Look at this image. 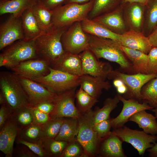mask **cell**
<instances>
[{
	"label": "cell",
	"mask_w": 157,
	"mask_h": 157,
	"mask_svg": "<svg viewBox=\"0 0 157 157\" xmlns=\"http://www.w3.org/2000/svg\"><path fill=\"white\" fill-rule=\"evenodd\" d=\"M93 111L83 113L78 119L79 131L77 141L83 148V156H92L97 152L101 139L94 127Z\"/></svg>",
	"instance_id": "cell-6"
},
{
	"label": "cell",
	"mask_w": 157,
	"mask_h": 157,
	"mask_svg": "<svg viewBox=\"0 0 157 157\" xmlns=\"http://www.w3.org/2000/svg\"><path fill=\"white\" fill-rule=\"evenodd\" d=\"M119 42L124 47L140 51L147 54L153 47L148 37L142 32L130 30L121 35Z\"/></svg>",
	"instance_id": "cell-20"
},
{
	"label": "cell",
	"mask_w": 157,
	"mask_h": 157,
	"mask_svg": "<svg viewBox=\"0 0 157 157\" xmlns=\"http://www.w3.org/2000/svg\"><path fill=\"white\" fill-rule=\"evenodd\" d=\"M17 76L31 105L36 106L45 102H53L57 93L32 80Z\"/></svg>",
	"instance_id": "cell-12"
},
{
	"label": "cell",
	"mask_w": 157,
	"mask_h": 157,
	"mask_svg": "<svg viewBox=\"0 0 157 157\" xmlns=\"http://www.w3.org/2000/svg\"><path fill=\"white\" fill-rule=\"evenodd\" d=\"M119 101L117 94L113 98H106L104 102L103 107L93 112L94 124H97L109 119L110 113L116 107Z\"/></svg>",
	"instance_id": "cell-33"
},
{
	"label": "cell",
	"mask_w": 157,
	"mask_h": 157,
	"mask_svg": "<svg viewBox=\"0 0 157 157\" xmlns=\"http://www.w3.org/2000/svg\"><path fill=\"white\" fill-rule=\"evenodd\" d=\"M80 87L90 95L97 99L103 90H108L112 87L106 79L88 74L80 76Z\"/></svg>",
	"instance_id": "cell-21"
},
{
	"label": "cell",
	"mask_w": 157,
	"mask_h": 157,
	"mask_svg": "<svg viewBox=\"0 0 157 157\" xmlns=\"http://www.w3.org/2000/svg\"><path fill=\"white\" fill-rule=\"evenodd\" d=\"M19 142L27 147L30 149L40 156H44V153L41 147L38 144L24 140H21Z\"/></svg>",
	"instance_id": "cell-42"
},
{
	"label": "cell",
	"mask_w": 157,
	"mask_h": 157,
	"mask_svg": "<svg viewBox=\"0 0 157 157\" xmlns=\"http://www.w3.org/2000/svg\"><path fill=\"white\" fill-rule=\"evenodd\" d=\"M32 10L39 25L43 32H47L53 28V10L46 8L40 0L33 7Z\"/></svg>",
	"instance_id": "cell-28"
},
{
	"label": "cell",
	"mask_w": 157,
	"mask_h": 157,
	"mask_svg": "<svg viewBox=\"0 0 157 157\" xmlns=\"http://www.w3.org/2000/svg\"><path fill=\"white\" fill-rule=\"evenodd\" d=\"M67 142L65 141L55 140L50 144V150L54 154L60 152L65 149L67 145Z\"/></svg>",
	"instance_id": "cell-40"
},
{
	"label": "cell",
	"mask_w": 157,
	"mask_h": 157,
	"mask_svg": "<svg viewBox=\"0 0 157 157\" xmlns=\"http://www.w3.org/2000/svg\"><path fill=\"white\" fill-rule=\"evenodd\" d=\"M79 55L81 60L82 74H88L106 79L113 70L109 63L99 61L88 49Z\"/></svg>",
	"instance_id": "cell-15"
},
{
	"label": "cell",
	"mask_w": 157,
	"mask_h": 157,
	"mask_svg": "<svg viewBox=\"0 0 157 157\" xmlns=\"http://www.w3.org/2000/svg\"><path fill=\"white\" fill-rule=\"evenodd\" d=\"M142 101L154 108L157 107V77L150 80L142 88Z\"/></svg>",
	"instance_id": "cell-34"
},
{
	"label": "cell",
	"mask_w": 157,
	"mask_h": 157,
	"mask_svg": "<svg viewBox=\"0 0 157 157\" xmlns=\"http://www.w3.org/2000/svg\"><path fill=\"white\" fill-rule=\"evenodd\" d=\"M120 101L122 102L123 106L119 114L116 117L110 119L111 127L114 129L121 127L124 126L129 121L130 117L135 113L143 110H152L154 108L147 103L139 101L133 99H127L118 94Z\"/></svg>",
	"instance_id": "cell-16"
},
{
	"label": "cell",
	"mask_w": 157,
	"mask_h": 157,
	"mask_svg": "<svg viewBox=\"0 0 157 157\" xmlns=\"http://www.w3.org/2000/svg\"><path fill=\"white\" fill-rule=\"evenodd\" d=\"M120 45L115 40L90 35L88 49L98 60L103 58L117 63L120 69L133 74L132 64L120 49Z\"/></svg>",
	"instance_id": "cell-1"
},
{
	"label": "cell",
	"mask_w": 157,
	"mask_h": 157,
	"mask_svg": "<svg viewBox=\"0 0 157 157\" xmlns=\"http://www.w3.org/2000/svg\"><path fill=\"white\" fill-rule=\"evenodd\" d=\"M32 8L25 10L21 16L24 37L23 40H34L44 32L40 27L34 15Z\"/></svg>",
	"instance_id": "cell-22"
},
{
	"label": "cell",
	"mask_w": 157,
	"mask_h": 157,
	"mask_svg": "<svg viewBox=\"0 0 157 157\" xmlns=\"http://www.w3.org/2000/svg\"><path fill=\"white\" fill-rule=\"evenodd\" d=\"M148 55L147 74L157 75V47H153Z\"/></svg>",
	"instance_id": "cell-38"
},
{
	"label": "cell",
	"mask_w": 157,
	"mask_h": 157,
	"mask_svg": "<svg viewBox=\"0 0 157 157\" xmlns=\"http://www.w3.org/2000/svg\"><path fill=\"white\" fill-rule=\"evenodd\" d=\"M120 48L131 63L133 74H147L148 54L140 51L129 49L121 45Z\"/></svg>",
	"instance_id": "cell-25"
},
{
	"label": "cell",
	"mask_w": 157,
	"mask_h": 157,
	"mask_svg": "<svg viewBox=\"0 0 157 157\" xmlns=\"http://www.w3.org/2000/svg\"><path fill=\"white\" fill-rule=\"evenodd\" d=\"M157 118L151 114L147 112L145 110H143L133 115L129 121L135 122L146 133L156 135L157 134Z\"/></svg>",
	"instance_id": "cell-26"
},
{
	"label": "cell",
	"mask_w": 157,
	"mask_h": 157,
	"mask_svg": "<svg viewBox=\"0 0 157 157\" xmlns=\"http://www.w3.org/2000/svg\"><path fill=\"white\" fill-rule=\"evenodd\" d=\"M50 65L49 61L38 58L22 62L10 69L17 76L31 79L48 74Z\"/></svg>",
	"instance_id": "cell-14"
},
{
	"label": "cell",
	"mask_w": 157,
	"mask_h": 157,
	"mask_svg": "<svg viewBox=\"0 0 157 157\" xmlns=\"http://www.w3.org/2000/svg\"><path fill=\"white\" fill-rule=\"evenodd\" d=\"M77 108L81 113L88 112L97 102L98 99L90 95L81 87L76 92Z\"/></svg>",
	"instance_id": "cell-35"
},
{
	"label": "cell",
	"mask_w": 157,
	"mask_h": 157,
	"mask_svg": "<svg viewBox=\"0 0 157 157\" xmlns=\"http://www.w3.org/2000/svg\"><path fill=\"white\" fill-rule=\"evenodd\" d=\"M118 94H125L127 91V88L124 84L116 88Z\"/></svg>",
	"instance_id": "cell-50"
},
{
	"label": "cell",
	"mask_w": 157,
	"mask_h": 157,
	"mask_svg": "<svg viewBox=\"0 0 157 157\" xmlns=\"http://www.w3.org/2000/svg\"><path fill=\"white\" fill-rule=\"evenodd\" d=\"M24 38L21 16L13 15L0 26V50Z\"/></svg>",
	"instance_id": "cell-13"
},
{
	"label": "cell",
	"mask_w": 157,
	"mask_h": 157,
	"mask_svg": "<svg viewBox=\"0 0 157 157\" xmlns=\"http://www.w3.org/2000/svg\"><path fill=\"white\" fill-rule=\"evenodd\" d=\"M17 133L15 126L8 123L0 133V150L7 157L12 156L13 144Z\"/></svg>",
	"instance_id": "cell-27"
},
{
	"label": "cell",
	"mask_w": 157,
	"mask_h": 157,
	"mask_svg": "<svg viewBox=\"0 0 157 157\" xmlns=\"http://www.w3.org/2000/svg\"><path fill=\"white\" fill-rule=\"evenodd\" d=\"M152 110L154 113L155 116L157 118V107L154 108Z\"/></svg>",
	"instance_id": "cell-55"
},
{
	"label": "cell",
	"mask_w": 157,
	"mask_h": 157,
	"mask_svg": "<svg viewBox=\"0 0 157 157\" xmlns=\"http://www.w3.org/2000/svg\"><path fill=\"white\" fill-rule=\"evenodd\" d=\"M92 0H67L65 4L69 3H76L83 4L89 2Z\"/></svg>",
	"instance_id": "cell-53"
},
{
	"label": "cell",
	"mask_w": 157,
	"mask_h": 157,
	"mask_svg": "<svg viewBox=\"0 0 157 157\" xmlns=\"http://www.w3.org/2000/svg\"><path fill=\"white\" fill-rule=\"evenodd\" d=\"M19 121L23 124H30L32 121V116L29 112L25 111L21 113L18 117Z\"/></svg>",
	"instance_id": "cell-45"
},
{
	"label": "cell",
	"mask_w": 157,
	"mask_h": 157,
	"mask_svg": "<svg viewBox=\"0 0 157 157\" xmlns=\"http://www.w3.org/2000/svg\"><path fill=\"white\" fill-rule=\"evenodd\" d=\"M76 88L59 93L53 102L52 112L53 119L67 117L78 119L81 115L74 101Z\"/></svg>",
	"instance_id": "cell-11"
},
{
	"label": "cell",
	"mask_w": 157,
	"mask_h": 157,
	"mask_svg": "<svg viewBox=\"0 0 157 157\" xmlns=\"http://www.w3.org/2000/svg\"><path fill=\"white\" fill-rule=\"evenodd\" d=\"M76 141L69 143L67 146L62 154V156L64 157H74L82 155L81 147Z\"/></svg>",
	"instance_id": "cell-39"
},
{
	"label": "cell",
	"mask_w": 157,
	"mask_h": 157,
	"mask_svg": "<svg viewBox=\"0 0 157 157\" xmlns=\"http://www.w3.org/2000/svg\"><path fill=\"white\" fill-rule=\"evenodd\" d=\"M94 1L92 0L83 4L68 3L53 10L52 20L53 26L67 28L76 22H81L88 18Z\"/></svg>",
	"instance_id": "cell-3"
},
{
	"label": "cell",
	"mask_w": 157,
	"mask_h": 157,
	"mask_svg": "<svg viewBox=\"0 0 157 157\" xmlns=\"http://www.w3.org/2000/svg\"><path fill=\"white\" fill-rule=\"evenodd\" d=\"M6 102L5 99L2 93L1 92L0 94V104H3Z\"/></svg>",
	"instance_id": "cell-54"
},
{
	"label": "cell",
	"mask_w": 157,
	"mask_h": 157,
	"mask_svg": "<svg viewBox=\"0 0 157 157\" xmlns=\"http://www.w3.org/2000/svg\"><path fill=\"white\" fill-rule=\"evenodd\" d=\"M157 26V0H147L142 32L148 37Z\"/></svg>",
	"instance_id": "cell-31"
},
{
	"label": "cell",
	"mask_w": 157,
	"mask_h": 157,
	"mask_svg": "<svg viewBox=\"0 0 157 157\" xmlns=\"http://www.w3.org/2000/svg\"><path fill=\"white\" fill-rule=\"evenodd\" d=\"M147 0H122V4L127 3L138 2L145 4Z\"/></svg>",
	"instance_id": "cell-52"
},
{
	"label": "cell",
	"mask_w": 157,
	"mask_h": 157,
	"mask_svg": "<svg viewBox=\"0 0 157 157\" xmlns=\"http://www.w3.org/2000/svg\"><path fill=\"white\" fill-rule=\"evenodd\" d=\"M79 131L78 119L69 118L64 119L60 131L55 140L71 143L77 140Z\"/></svg>",
	"instance_id": "cell-30"
},
{
	"label": "cell",
	"mask_w": 157,
	"mask_h": 157,
	"mask_svg": "<svg viewBox=\"0 0 157 157\" xmlns=\"http://www.w3.org/2000/svg\"><path fill=\"white\" fill-rule=\"evenodd\" d=\"M40 133L39 128L36 126H32L29 128L26 133V135L32 139L35 138L37 137Z\"/></svg>",
	"instance_id": "cell-46"
},
{
	"label": "cell",
	"mask_w": 157,
	"mask_h": 157,
	"mask_svg": "<svg viewBox=\"0 0 157 157\" xmlns=\"http://www.w3.org/2000/svg\"><path fill=\"white\" fill-rule=\"evenodd\" d=\"M157 77L155 74L136 73L126 74L119 69H113L107 76L109 79L119 78L122 80L127 88L125 98L142 101L141 91L143 86L152 79Z\"/></svg>",
	"instance_id": "cell-9"
},
{
	"label": "cell",
	"mask_w": 157,
	"mask_h": 157,
	"mask_svg": "<svg viewBox=\"0 0 157 157\" xmlns=\"http://www.w3.org/2000/svg\"><path fill=\"white\" fill-rule=\"evenodd\" d=\"M34 40H19L6 47L0 54V67L11 69L20 63L38 58Z\"/></svg>",
	"instance_id": "cell-4"
},
{
	"label": "cell",
	"mask_w": 157,
	"mask_h": 157,
	"mask_svg": "<svg viewBox=\"0 0 157 157\" xmlns=\"http://www.w3.org/2000/svg\"><path fill=\"white\" fill-rule=\"evenodd\" d=\"M113 84L114 87L116 88L125 84L121 79L119 78H115L113 79Z\"/></svg>",
	"instance_id": "cell-51"
},
{
	"label": "cell",
	"mask_w": 157,
	"mask_h": 157,
	"mask_svg": "<svg viewBox=\"0 0 157 157\" xmlns=\"http://www.w3.org/2000/svg\"><path fill=\"white\" fill-rule=\"evenodd\" d=\"M101 151L103 156L108 157H126L122 147V141L118 136L111 133L105 138Z\"/></svg>",
	"instance_id": "cell-29"
},
{
	"label": "cell",
	"mask_w": 157,
	"mask_h": 157,
	"mask_svg": "<svg viewBox=\"0 0 157 157\" xmlns=\"http://www.w3.org/2000/svg\"><path fill=\"white\" fill-rule=\"evenodd\" d=\"M47 8L53 10L65 4L67 0H40Z\"/></svg>",
	"instance_id": "cell-41"
},
{
	"label": "cell",
	"mask_w": 157,
	"mask_h": 157,
	"mask_svg": "<svg viewBox=\"0 0 157 157\" xmlns=\"http://www.w3.org/2000/svg\"><path fill=\"white\" fill-rule=\"evenodd\" d=\"M90 35L83 30L81 22H76L67 28L61 41L65 52L79 54L88 49Z\"/></svg>",
	"instance_id": "cell-8"
},
{
	"label": "cell",
	"mask_w": 157,
	"mask_h": 157,
	"mask_svg": "<svg viewBox=\"0 0 157 157\" xmlns=\"http://www.w3.org/2000/svg\"><path fill=\"white\" fill-rule=\"evenodd\" d=\"M111 132L123 142L131 144L140 156H143L146 150L152 147L157 141V135H149L143 131L132 129L125 126L115 129Z\"/></svg>",
	"instance_id": "cell-10"
},
{
	"label": "cell",
	"mask_w": 157,
	"mask_h": 157,
	"mask_svg": "<svg viewBox=\"0 0 157 157\" xmlns=\"http://www.w3.org/2000/svg\"><path fill=\"white\" fill-rule=\"evenodd\" d=\"M94 0L88 16V18L91 19L114 10L122 4V0Z\"/></svg>",
	"instance_id": "cell-32"
},
{
	"label": "cell",
	"mask_w": 157,
	"mask_h": 157,
	"mask_svg": "<svg viewBox=\"0 0 157 157\" xmlns=\"http://www.w3.org/2000/svg\"><path fill=\"white\" fill-rule=\"evenodd\" d=\"M67 28L53 26L50 31L43 33L34 39L38 58L47 60L51 64L65 52L61 38Z\"/></svg>",
	"instance_id": "cell-2"
},
{
	"label": "cell",
	"mask_w": 157,
	"mask_h": 157,
	"mask_svg": "<svg viewBox=\"0 0 157 157\" xmlns=\"http://www.w3.org/2000/svg\"><path fill=\"white\" fill-rule=\"evenodd\" d=\"M63 118L53 119L47 125L46 129V136L49 138H55L58 134L64 122Z\"/></svg>",
	"instance_id": "cell-36"
},
{
	"label": "cell",
	"mask_w": 157,
	"mask_h": 157,
	"mask_svg": "<svg viewBox=\"0 0 157 157\" xmlns=\"http://www.w3.org/2000/svg\"><path fill=\"white\" fill-rule=\"evenodd\" d=\"M81 23L83 30L87 33L119 42L120 35L112 32L103 25L92 19L88 18L82 21Z\"/></svg>",
	"instance_id": "cell-24"
},
{
	"label": "cell",
	"mask_w": 157,
	"mask_h": 157,
	"mask_svg": "<svg viewBox=\"0 0 157 157\" xmlns=\"http://www.w3.org/2000/svg\"><path fill=\"white\" fill-rule=\"evenodd\" d=\"M47 75L31 79L38 83L57 93L76 88L80 85V76L54 69L50 66Z\"/></svg>",
	"instance_id": "cell-7"
},
{
	"label": "cell",
	"mask_w": 157,
	"mask_h": 157,
	"mask_svg": "<svg viewBox=\"0 0 157 157\" xmlns=\"http://www.w3.org/2000/svg\"><path fill=\"white\" fill-rule=\"evenodd\" d=\"M6 117V109L3 106L0 109V126L1 128L4 124Z\"/></svg>",
	"instance_id": "cell-48"
},
{
	"label": "cell",
	"mask_w": 157,
	"mask_h": 157,
	"mask_svg": "<svg viewBox=\"0 0 157 157\" xmlns=\"http://www.w3.org/2000/svg\"><path fill=\"white\" fill-rule=\"evenodd\" d=\"M92 19L119 35L129 30L124 19L122 4L114 10Z\"/></svg>",
	"instance_id": "cell-18"
},
{
	"label": "cell",
	"mask_w": 157,
	"mask_h": 157,
	"mask_svg": "<svg viewBox=\"0 0 157 157\" xmlns=\"http://www.w3.org/2000/svg\"><path fill=\"white\" fill-rule=\"evenodd\" d=\"M50 67L72 75L80 76L82 75L81 60L79 54L65 52L51 63Z\"/></svg>",
	"instance_id": "cell-19"
},
{
	"label": "cell",
	"mask_w": 157,
	"mask_h": 157,
	"mask_svg": "<svg viewBox=\"0 0 157 157\" xmlns=\"http://www.w3.org/2000/svg\"><path fill=\"white\" fill-rule=\"evenodd\" d=\"M148 37L152 46L157 47V26Z\"/></svg>",
	"instance_id": "cell-47"
},
{
	"label": "cell",
	"mask_w": 157,
	"mask_h": 157,
	"mask_svg": "<svg viewBox=\"0 0 157 157\" xmlns=\"http://www.w3.org/2000/svg\"><path fill=\"white\" fill-rule=\"evenodd\" d=\"M122 5L124 19L129 30L142 32L144 20L145 4L133 2Z\"/></svg>",
	"instance_id": "cell-17"
},
{
	"label": "cell",
	"mask_w": 157,
	"mask_h": 157,
	"mask_svg": "<svg viewBox=\"0 0 157 157\" xmlns=\"http://www.w3.org/2000/svg\"><path fill=\"white\" fill-rule=\"evenodd\" d=\"M38 0H1V15L10 13L17 17H21L26 10L33 7Z\"/></svg>",
	"instance_id": "cell-23"
},
{
	"label": "cell",
	"mask_w": 157,
	"mask_h": 157,
	"mask_svg": "<svg viewBox=\"0 0 157 157\" xmlns=\"http://www.w3.org/2000/svg\"><path fill=\"white\" fill-rule=\"evenodd\" d=\"M33 111L35 117L38 122L44 123L48 120L49 117L47 114L40 111L36 108H34Z\"/></svg>",
	"instance_id": "cell-44"
},
{
	"label": "cell",
	"mask_w": 157,
	"mask_h": 157,
	"mask_svg": "<svg viewBox=\"0 0 157 157\" xmlns=\"http://www.w3.org/2000/svg\"><path fill=\"white\" fill-rule=\"evenodd\" d=\"M111 127L110 118L97 123L94 124V129L101 139L105 138L111 133Z\"/></svg>",
	"instance_id": "cell-37"
},
{
	"label": "cell",
	"mask_w": 157,
	"mask_h": 157,
	"mask_svg": "<svg viewBox=\"0 0 157 157\" xmlns=\"http://www.w3.org/2000/svg\"><path fill=\"white\" fill-rule=\"evenodd\" d=\"M0 88L6 102L12 108L18 109L29 104L18 76L13 72H0Z\"/></svg>",
	"instance_id": "cell-5"
},
{
	"label": "cell",
	"mask_w": 157,
	"mask_h": 157,
	"mask_svg": "<svg viewBox=\"0 0 157 157\" xmlns=\"http://www.w3.org/2000/svg\"><path fill=\"white\" fill-rule=\"evenodd\" d=\"M149 156L150 157H157V143L154 144L153 146L151 148L148 149Z\"/></svg>",
	"instance_id": "cell-49"
},
{
	"label": "cell",
	"mask_w": 157,
	"mask_h": 157,
	"mask_svg": "<svg viewBox=\"0 0 157 157\" xmlns=\"http://www.w3.org/2000/svg\"><path fill=\"white\" fill-rule=\"evenodd\" d=\"M36 106V108L40 111L48 114L53 111L54 104L53 102H45L40 103Z\"/></svg>",
	"instance_id": "cell-43"
}]
</instances>
